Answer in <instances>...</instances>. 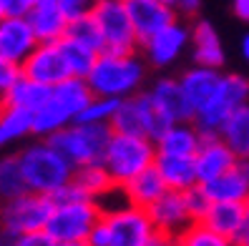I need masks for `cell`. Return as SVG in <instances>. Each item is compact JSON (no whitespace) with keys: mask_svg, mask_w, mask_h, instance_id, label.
<instances>
[{"mask_svg":"<svg viewBox=\"0 0 249 246\" xmlns=\"http://www.w3.org/2000/svg\"><path fill=\"white\" fill-rule=\"evenodd\" d=\"M53 211V198L40 194H23L18 198L8 201L0 209V229L16 236L25 234H40L46 229Z\"/></svg>","mask_w":249,"mask_h":246,"instance_id":"8fae6325","label":"cell"},{"mask_svg":"<svg viewBox=\"0 0 249 246\" xmlns=\"http://www.w3.org/2000/svg\"><path fill=\"white\" fill-rule=\"evenodd\" d=\"M156 234H164L169 239H179L184 231L194 224L192 213L186 209V198L179 191H166L156 204L146 209Z\"/></svg>","mask_w":249,"mask_h":246,"instance_id":"4fadbf2b","label":"cell"},{"mask_svg":"<svg viewBox=\"0 0 249 246\" xmlns=\"http://www.w3.org/2000/svg\"><path fill=\"white\" fill-rule=\"evenodd\" d=\"M23 194H28V186L23 179L18 156H3L0 158V201L8 204V201L18 198Z\"/></svg>","mask_w":249,"mask_h":246,"instance_id":"1f68e13d","label":"cell"},{"mask_svg":"<svg viewBox=\"0 0 249 246\" xmlns=\"http://www.w3.org/2000/svg\"><path fill=\"white\" fill-rule=\"evenodd\" d=\"M179 239H181L184 246H237L234 241L214 234V231L207 229L204 224H192Z\"/></svg>","mask_w":249,"mask_h":246,"instance_id":"e575fe53","label":"cell"},{"mask_svg":"<svg viewBox=\"0 0 249 246\" xmlns=\"http://www.w3.org/2000/svg\"><path fill=\"white\" fill-rule=\"evenodd\" d=\"M244 106H249V81L239 73H222V81L209 98V103L194 115L196 131L201 136H219L224 123Z\"/></svg>","mask_w":249,"mask_h":246,"instance_id":"52a82bcc","label":"cell"},{"mask_svg":"<svg viewBox=\"0 0 249 246\" xmlns=\"http://www.w3.org/2000/svg\"><path fill=\"white\" fill-rule=\"evenodd\" d=\"M201 189L209 196L212 204H244L249 196V181L242 176V171L234 164V168L229 173L219 176L212 183H204Z\"/></svg>","mask_w":249,"mask_h":246,"instance_id":"4316f807","label":"cell"},{"mask_svg":"<svg viewBox=\"0 0 249 246\" xmlns=\"http://www.w3.org/2000/svg\"><path fill=\"white\" fill-rule=\"evenodd\" d=\"M237 246H249V224H247V229H244V234L239 236V241H237Z\"/></svg>","mask_w":249,"mask_h":246,"instance_id":"ee69618b","label":"cell"},{"mask_svg":"<svg viewBox=\"0 0 249 246\" xmlns=\"http://www.w3.org/2000/svg\"><path fill=\"white\" fill-rule=\"evenodd\" d=\"M244 209H247V216H249V196H247V201H244Z\"/></svg>","mask_w":249,"mask_h":246,"instance_id":"681fc988","label":"cell"},{"mask_svg":"<svg viewBox=\"0 0 249 246\" xmlns=\"http://www.w3.org/2000/svg\"><path fill=\"white\" fill-rule=\"evenodd\" d=\"M219 138L231 148L237 158H249V106L239 108L224 123V128L219 131Z\"/></svg>","mask_w":249,"mask_h":246,"instance_id":"f546056e","label":"cell"},{"mask_svg":"<svg viewBox=\"0 0 249 246\" xmlns=\"http://www.w3.org/2000/svg\"><path fill=\"white\" fill-rule=\"evenodd\" d=\"M239 50H242V58L249 63V33L242 38V46H239Z\"/></svg>","mask_w":249,"mask_h":246,"instance_id":"7bdbcfd3","label":"cell"},{"mask_svg":"<svg viewBox=\"0 0 249 246\" xmlns=\"http://www.w3.org/2000/svg\"><path fill=\"white\" fill-rule=\"evenodd\" d=\"M33 133V113L0 103V148L13 146Z\"/></svg>","mask_w":249,"mask_h":246,"instance_id":"83f0119b","label":"cell"},{"mask_svg":"<svg viewBox=\"0 0 249 246\" xmlns=\"http://www.w3.org/2000/svg\"><path fill=\"white\" fill-rule=\"evenodd\" d=\"M18 164L23 171L25 186L31 194L40 196H55L63 191L73 179V166L58 153L48 141H36L18 153Z\"/></svg>","mask_w":249,"mask_h":246,"instance_id":"3957f363","label":"cell"},{"mask_svg":"<svg viewBox=\"0 0 249 246\" xmlns=\"http://www.w3.org/2000/svg\"><path fill=\"white\" fill-rule=\"evenodd\" d=\"M192 50H194V63L201 68H214L219 70L224 66V46L219 38L216 28L209 20H196L192 28Z\"/></svg>","mask_w":249,"mask_h":246,"instance_id":"44dd1931","label":"cell"},{"mask_svg":"<svg viewBox=\"0 0 249 246\" xmlns=\"http://www.w3.org/2000/svg\"><path fill=\"white\" fill-rule=\"evenodd\" d=\"M61 13L66 16L68 23H76L83 18H91L96 10V0H55Z\"/></svg>","mask_w":249,"mask_h":246,"instance_id":"d590c367","label":"cell"},{"mask_svg":"<svg viewBox=\"0 0 249 246\" xmlns=\"http://www.w3.org/2000/svg\"><path fill=\"white\" fill-rule=\"evenodd\" d=\"M38 48V38L28 18H3L0 20V61L23 68L28 55Z\"/></svg>","mask_w":249,"mask_h":246,"instance_id":"5bb4252c","label":"cell"},{"mask_svg":"<svg viewBox=\"0 0 249 246\" xmlns=\"http://www.w3.org/2000/svg\"><path fill=\"white\" fill-rule=\"evenodd\" d=\"M231 8H234V16L239 20L249 23V0H231Z\"/></svg>","mask_w":249,"mask_h":246,"instance_id":"60d3db41","label":"cell"},{"mask_svg":"<svg viewBox=\"0 0 249 246\" xmlns=\"http://www.w3.org/2000/svg\"><path fill=\"white\" fill-rule=\"evenodd\" d=\"M20 78H23V73H20L18 66H10V63L0 61V100L10 93V88H13V85H16Z\"/></svg>","mask_w":249,"mask_h":246,"instance_id":"f35d334b","label":"cell"},{"mask_svg":"<svg viewBox=\"0 0 249 246\" xmlns=\"http://www.w3.org/2000/svg\"><path fill=\"white\" fill-rule=\"evenodd\" d=\"M201 5V0H177V8L184 13H196Z\"/></svg>","mask_w":249,"mask_h":246,"instance_id":"b9f144b4","label":"cell"},{"mask_svg":"<svg viewBox=\"0 0 249 246\" xmlns=\"http://www.w3.org/2000/svg\"><path fill=\"white\" fill-rule=\"evenodd\" d=\"M201 146V133L194 123H174L166 128V133L156 141V153L161 156H181L194 158Z\"/></svg>","mask_w":249,"mask_h":246,"instance_id":"d4e9b609","label":"cell"},{"mask_svg":"<svg viewBox=\"0 0 249 246\" xmlns=\"http://www.w3.org/2000/svg\"><path fill=\"white\" fill-rule=\"evenodd\" d=\"M101 209L98 201L91 198H71V201H53L51 219L43 229V234L61 244H86L93 226L98 224Z\"/></svg>","mask_w":249,"mask_h":246,"instance_id":"8992f818","label":"cell"},{"mask_svg":"<svg viewBox=\"0 0 249 246\" xmlns=\"http://www.w3.org/2000/svg\"><path fill=\"white\" fill-rule=\"evenodd\" d=\"M184 198H186V209H189V213H192L194 224H199V221L204 219V213H207V209L212 206L209 196L204 194L201 186H194V189H189V191L184 194Z\"/></svg>","mask_w":249,"mask_h":246,"instance_id":"8d00e7d4","label":"cell"},{"mask_svg":"<svg viewBox=\"0 0 249 246\" xmlns=\"http://www.w3.org/2000/svg\"><path fill=\"white\" fill-rule=\"evenodd\" d=\"M171 246H184V244H181V239H174V241H171Z\"/></svg>","mask_w":249,"mask_h":246,"instance_id":"7dc6e473","label":"cell"},{"mask_svg":"<svg viewBox=\"0 0 249 246\" xmlns=\"http://www.w3.org/2000/svg\"><path fill=\"white\" fill-rule=\"evenodd\" d=\"M71 183L86 196V198H93V201H104L111 194H116V183L111 181V176L106 173V168L101 164H91V166H81V168H73V179Z\"/></svg>","mask_w":249,"mask_h":246,"instance_id":"484cf974","label":"cell"},{"mask_svg":"<svg viewBox=\"0 0 249 246\" xmlns=\"http://www.w3.org/2000/svg\"><path fill=\"white\" fill-rule=\"evenodd\" d=\"M48 98H51V88H46V85H40V83H33L28 78H20L0 103L23 108L28 113H36V111H40L43 106L48 103Z\"/></svg>","mask_w":249,"mask_h":246,"instance_id":"f1b7e54d","label":"cell"},{"mask_svg":"<svg viewBox=\"0 0 249 246\" xmlns=\"http://www.w3.org/2000/svg\"><path fill=\"white\" fill-rule=\"evenodd\" d=\"M58 46H61V53H63L66 63H68L71 78H86L91 73V68H93L96 58H98V53L93 48L83 46V43H78V40H71V38H63Z\"/></svg>","mask_w":249,"mask_h":246,"instance_id":"4dcf8cb0","label":"cell"},{"mask_svg":"<svg viewBox=\"0 0 249 246\" xmlns=\"http://www.w3.org/2000/svg\"><path fill=\"white\" fill-rule=\"evenodd\" d=\"M189 43H192V31L177 20L143 43L146 61L154 68H169L179 61V55L186 50Z\"/></svg>","mask_w":249,"mask_h":246,"instance_id":"e0dca14e","label":"cell"},{"mask_svg":"<svg viewBox=\"0 0 249 246\" xmlns=\"http://www.w3.org/2000/svg\"><path fill=\"white\" fill-rule=\"evenodd\" d=\"M126 10L141 46L171 23H177V10L161 0H126Z\"/></svg>","mask_w":249,"mask_h":246,"instance_id":"9a60e30c","label":"cell"},{"mask_svg":"<svg viewBox=\"0 0 249 246\" xmlns=\"http://www.w3.org/2000/svg\"><path fill=\"white\" fill-rule=\"evenodd\" d=\"M171 123H166L159 115V111L151 106V100L146 93H139L134 98L119 100V108L113 113L111 121V133H121V136H139V138H149L156 141L166 133V128Z\"/></svg>","mask_w":249,"mask_h":246,"instance_id":"9c48e42d","label":"cell"},{"mask_svg":"<svg viewBox=\"0 0 249 246\" xmlns=\"http://www.w3.org/2000/svg\"><path fill=\"white\" fill-rule=\"evenodd\" d=\"M61 246H89V244H61Z\"/></svg>","mask_w":249,"mask_h":246,"instance_id":"c3c4849f","label":"cell"},{"mask_svg":"<svg viewBox=\"0 0 249 246\" xmlns=\"http://www.w3.org/2000/svg\"><path fill=\"white\" fill-rule=\"evenodd\" d=\"M66 38L78 40V43H83V46L93 48L96 53H104V43H101V33H98V25H96L93 18H83V20H76V23H68Z\"/></svg>","mask_w":249,"mask_h":246,"instance_id":"836d02e7","label":"cell"},{"mask_svg":"<svg viewBox=\"0 0 249 246\" xmlns=\"http://www.w3.org/2000/svg\"><path fill=\"white\" fill-rule=\"evenodd\" d=\"M151 100V106L159 111V115L166 123H194V108L186 100L179 78H161L151 85V91L146 93Z\"/></svg>","mask_w":249,"mask_h":246,"instance_id":"2e32d148","label":"cell"},{"mask_svg":"<svg viewBox=\"0 0 249 246\" xmlns=\"http://www.w3.org/2000/svg\"><path fill=\"white\" fill-rule=\"evenodd\" d=\"M91 98L93 93L86 78H68L63 83H58L55 88H51L48 103L33 113V136L48 141L58 131L76 123L81 111L89 106Z\"/></svg>","mask_w":249,"mask_h":246,"instance_id":"277c9868","label":"cell"},{"mask_svg":"<svg viewBox=\"0 0 249 246\" xmlns=\"http://www.w3.org/2000/svg\"><path fill=\"white\" fill-rule=\"evenodd\" d=\"M38 43H61L68 33V20L55 0H38V5L28 16Z\"/></svg>","mask_w":249,"mask_h":246,"instance_id":"ffe728a7","label":"cell"},{"mask_svg":"<svg viewBox=\"0 0 249 246\" xmlns=\"http://www.w3.org/2000/svg\"><path fill=\"white\" fill-rule=\"evenodd\" d=\"M0 246H58L53 239H48L46 234H25V236H16L0 229Z\"/></svg>","mask_w":249,"mask_h":246,"instance_id":"74e56055","label":"cell"},{"mask_svg":"<svg viewBox=\"0 0 249 246\" xmlns=\"http://www.w3.org/2000/svg\"><path fill=\"white\" fill-rule=\"evenodd\" d=\"M199 224H204L214 234L237 244L239 236L244 234L247 224H249V216H247L244 204H212Z\"/></svg>","mask_w":249,"mask_h":246,"instance_id":"d6986e66","label":"cell"},{"mask_svg":"<svg viewBox=\"0 0 249 246\" xmlns=\"http://www.w3.org/2000/svg\"><path fill=\"white\" fill-rule=\"evenodd\" d=\"M108 138H111V128H106V126L71 123L68 128H63V131H58L55 136H51L48 143L73 168H81V166L101 164Z\"/></svg>","mask_w":249,"mask_h":246,"instance_id":"ba28073f","label":"cell"},{"mask_svg":"<svg viewBox=\"0 0 249 246\" xmlns=\"http://www.w3.org/2000/svg\"><path fill=\"white\" fill-rule=\"evenodd\" d=\"M124 3H126V0H124Z\"/></svg>","mask_w":249,"mask_h":246,"instance_id":"f907efd6","label":"cell"},{"mask_svg":"<svg viewBox=\"0 0 249 246\" xmlns=\"http://www.w3.org/2000/svg\"><path fill=\"white\" fill-rule=\"evenodd\" d=\"M101 209L104 213L86 239L89 246H149L156 231L143 209L128 206L126 201Z\"/></svg>","mask_w":249,"mask_h":246,"instance_id":"7a4b0ae2","label":"cell"},{"mask_svg":"<svg viewBox=\"0 0 249 246\" xmlns=\"http://www.w3.org/2000/svg\"><path fill=\"white\" fill-rule=\"evenodd\" d=\"M20 73H23V78L40 83V85H46V88H55L58 83L71 78L68 63H66L58 43H38V48L28 55V61L23 63Z\"/></svg>","mask_w":249,"mask_h":246,"instance_id":"7c38bea8","label":"cell"},{"mask_svg":"<svg viewBox=\"0 0 249 246\" xmlns=\"http://www.w3.org/2000/svg\"><path fill=\"white\" fill-rule=\"evenodd\" d=\"M237 164V156L231 148L219 138V136H201V146L194 156V168H196V181L199 186L212 183L219 176L229 173Z\"/></svg>","mask_w":249,"mask_h":246,"instance_id":"ac0fdd59","label":"cell"},{"mask_svg":"<svg viewBox=\"0 0 249 246\" xmlns=\"http://www.w3.org/2000/svg\"><path fill=\"white\" fill-rule=\"evenodd\" d=\"M166 194V186L161 181V176L156 173V168H146L143 173H139L136 179H131L128 183L121 186V196L128 206H136V209H149L151 204Z\"/></svg>","mask_w":249,"mask_h":246,"instance_id":"cb8c5ba5","label":"cell"},{"mask_svg":"<svg viewBox=\"0 0 249 246\" xmlns=\"http://www.w3.org/2000/svg\"><path fill=\"white\" fill-rule=\"evenodd\" d=\"M161 3H166V5H171L174 10H177V0H161Z\"/></svg>","mask_w":249,"mask_h":246,"instance_id":"bcb514c9","label":"cell"},{"mask_svg":"<svg viewBox=\"0 0 249 246\" xmlns=\"http://www.w3.org/2000/svg\"><path fill=\"white\" fill-rule=\"evenodd\" d=\"M219 81H222V73H219V70H214V68H201V66L189 68L186 73L179 78L181 91H184L186 100H189V103H192V108H194V115H196V111H201L204 106L209 103V98L214 96Z\"/></svg>","mask_w":249,"mask_h":246,"instance_id":"603a6c76","label":"cell"},{"mask_svg":"<svg viewBox=\"0 0 249 246\" xmlns=\"http://www.w3.org/2000/svg\"><path fill=\"white\" fill-rule=\"evenodd\" d=\"M154 168H156V173L161 176V181H164L166 191L186 194L189 189L199 186V181H196V168H194V158L161 156V153H156Z\"/></svg>","mask_w":249,"mask_h":246,"instance_id":"7402d4cb","label":"cell"},{"mask_svg":"<svg viewBox=\"0 0 249 246\" xmlns=\"http://www.w3.org/2000/svg\"><path fill=\"white\" fill-rule=\"evenodd\" d=\"M156 161V146L149 138H139V136H121V133H111L101 166L106 168L111 181L116 183V189H121L124 183L131 179H136L139 173L146 168H151Z\"/></svg>","mask_w":249,"mask_h":246,"instance_id":"5b68a950","label":"cell"},{"mask_svg":"<svg viewBox=\"0 0 249 246\" xmlns=\"http://www.w3.org/2000/svg\"><path fill=\"white\" fill-rule=\"evenodd\" d=\"M91 18L98 25L104 53H113V55H134L136 53L139 38L134 33V25H131L124 0H101V3H96V10Z\"/></svg>","mask_w":249,"mask_h":246,"instance_id":"30bf717a","label":"cell"},{"mask_svg":"<svg viewBox=\"0 0 249 246\" xmlns=\"http://www.w3.org/2000/svg\"><path fill=\"white\" fill-rule=\"evenodd\" d=\"M143 76H146V68L136 53L134 55L98 53L91 73L86 76V83H89V88L96 98L126 100L139 96Z\"/></svg>","mask_w":249,"mask_h":246,"instance_id":"6da1fadb","label":"cell"},{"mask_svg":"<svg viewBox=\"0 0 249 246\" xmlns=\"http://www.w3.org/2000/svg\"><path fill=\"white\" fill-rule=\"evenodd\" d=\"M119 108V100H111V98H91L89 106H86L78 115L76 123H83V126H111L113 121V113Z\"/></svg>","mask_w":249,"mask_h":246,"instance_id":"d6a6232c","label":"cell"},{"mask_svg":"<svg viewBox=\"0 0 249 246\" xmlns=\"http://www.w3.org/2000/svg\"><path fill=\"white\" fill-rule=\"evenodd\" d=\"M8 18H28L31 10L38 5V0H3Z\"/></svg>","mask_w":249,"mask_h":246,"instance_id":"ab89813d","label":"cell"},{"mask_svg":"<svg viewBox=\"0 0 249 246\" xmlns=\"http://www.w3.org/2000/svg\"><path fill=\"white\" fill-rule=\"evenodd\" d=\"M5 18V5H3V0H0V20Z\"/></svg>","mask_w":249,"mask_h":246,"instance_id":"f6af8a7d","label":"cell"}]
</instances>
